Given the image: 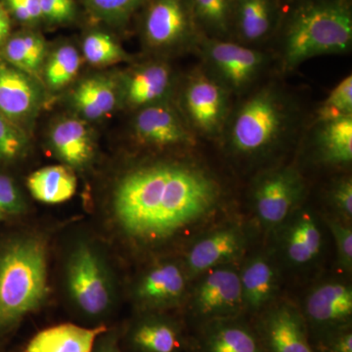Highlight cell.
Segmentation results:
<instances>
[{"instance_id":"e0dca14e","label":"cell","mask_w":352,"mask_h":352,"mask_svg":"<svg viewBox=\"0 0 352 352\" xmlns=\"http://www.w3.org/2000/svg\"><path fill=\"white\" fill-rule=\"evenodd\" d=\"M282 17L280 0H233L231 39L258 48L277 34Z\"/></svg>"},{"instance_id":"9a60e30c","label":"cell","mask_w":352,"mask_h":352,"mask_svg":"<svg viewBox=\"0 0 352 352\" xmlns=\"http://www.w3.org/2000/svg\"><path fill=\"white\" fill-rule=\"evenodd\" d=\"M133 132L143 144L157 148L194 146L196 135L170 101L139 109L133 120Z\"/></svg>"},{"instance_id":"f1b7e54d","label":"cell","mask_w":352,"mask_h":352,"mask_svg":"<svg viewBox=\"0 0 352 352\" xmlns=\"http://www.w3.org/2000/svg\"><path fill=\"white\" fill-rule=\"evenodd\" d=\"M45 52L43 39L34 34L14 36L6 46V56L9 63L27 74L38 71L45 57Z\"/></svg>"},{"instance_id":"7c38bea8","label":"cell","mask_w":352,"mask_h":352,"mask_svg":"<svg viewBox=\"0 0 352 352\" xmlns=\"http://www.w3.org/2000/svg\"><path fill=\"white\" fill-rule=\"evenodd\" d=\"M254 328L264 352H315L302 310L286 300L261 311Z\"/></svg>"},{"instance_id":"8992f818","label":"cell","mask_w":352,"mask_h":352,"mask_svg":"<svg viewBox=\"0 0 352 352\" xmlns=\"http://www.w3.org/2000/svg\"><path fill=\"white\" fill-rule=\"evenodd\" d=\"M231 97L226 88L199 66L183 83L182 105L178 109L195 135L219 140L232 109Z\"/></svg>"},{"instance_id":"3957f363","label":"cell","mask_w":352,"mask_h":352,"mask_svg":"<svg viewBox=\"0 0 352 352\" xmlns=\"http://www.w3.org/2000/svg\"><path fill=\"white\" fill-rule=\"evenodd\" d=\"M279 34L280 69L288 74L303 62L322 55L344 54L352 46L349 0H295L282 17Z\"/></svg>"},{"instance_id":"d6986e66","label":"cell","mask_w":352,"mask_h":352,"mask_svg":"<svg viewBox=\"0 0 352 352\" xmlns=\"http://www.w3.org/2000/svg\"><path fill=\"white\" fill-rule=\"evenodd\" d=\"M126 340L132 352H182L184 346L182 325L159 312H147L133 322Z\"/></svg>"},{"instance_id":"ac0fdd59","label":"cell","mask_w":352,"mask_h":352,"mask_svg":"<svg viewBox=\"0 0 352 352\" xmlns=\"http://www.w3.org/2000/svg\"><path fill=\"white\" fill-rule=\"evenodd\" d=\"M239 276L245 314H259L276 302L280 274L270 254H252L239 270Z\"/></svg>"},{"instance_id":"ba28073f","label":"cell","mask_w":352,"mask_h":352,"mask_svg":"<svg viewBox=\"0 0 352 352\" xmlns=\"http://www.w3.org/2000/svg\"><path fill=\"white\" fill-rule=\"evenodd\" d=\"M143 36L151 50H195L201 38L189 0H153L146 11Z\"/></svg>"},{"instance_id":"603a6c76","label":"cell","mask_w":352,"mask_h":352,"mask_svg":"<svg viewBox=\"0 0 352 352\" xmlns=\"http://www.w3.org/2000/svg\"><path fill=\"white\" fill-rule=\"evenodd\" d=\"M38 90L27 73L0 64V113L8 119H24L36 110Z\"/></svg>"},{"instance_id":"4316f807","label":"cell","mask_w":352,"mask_h":352,"mask_svg":"<svg viewBox=\"0 0 352 352\" xmlns=\"http://www.w3.org/2000/svg\"><path fill=\"white\" fill-rule=\"evenodd\" d=\"M116 83L106 76L82 80L73 94L74 105L89 120H98L112 112L117 105Z\"/></svg>"},{"instance_id":"4fadbf2b","label":"cell","mask_w":352,"mask_h":352,"mask_svg":"<svg viewBox=\"0 0 352 352\" xmlns=\"http://www.w3.org/2000/svg\"><path fill=\"white\" fill-rule=\"evenodd\" d=\"M247 234L238 224L212 229L197 238L186 252L184 267L190 279L226 264L235 263L244 254Z\"/></svg>"},{"instance_id":"7a4b0ae2","label":"cell","mask_w":352,"mask_h":352,"mask_svg":"<svg viewBox=\"0 0 352 352\" xmlns=\"http://www.w3.org/2000/svg\"><path fill=\"white\" fill-rule=\"evenodd\" d=\"M232 106L219 140L239 161L258 163L274 156L294 138L300 124V110L289 92L270 82L243 95Z\"/></svg>"},{"instance_id":"7402d4cb","label":"cell","mask_w":352,"mask_h":352,"mask_svg":"<svg viewBox=\"0 0 352 352\" xmlns=\"http://www.w3.org/2000/svg\"><path fill=\"white\" fill-rule=\"evenodd\" d=\"M107 330L105 325L88 328L60 324L36 333L25 352H92L99 336Z\"/></svg>"},{"instance_id":"d4e9b609","label":"cell","mask_w":352,"mask_h":352,"mask_svg":"<svg viewBox=\"0 0 352 352\" xmlns=\"http://www.w3.org/2000/svg\"><path fill=\"white\" fill-rule=\"evenodd\" d=\"M51 145L62 161L71 168H82L94 155V141L80 120L66 119L51 131Z\"/></svg>"},{"instance_id":"83f0119b","label":"cell","mask_w":352,"mask_h":352,"mask_svg":"<svg viewBox=\"0 0 352 352\" xmlns=\"http://www.w3.org/2000/svg\"><path fill=\"white\" fill-rule=\"evenodd\" d=\"M203 36L231 39L233 0H189Z\"/></svg>"},{"instance_id":"6da1fadb","label":"cell","mask_w":352,"mask_h":352,"mask_svg":"<svg viewBox=\"0 0 352 352\" xmlns=\"http://www.w3.org/2000/svg\"><path fill=\"white\" fill-rule=\"evenodd\" d=\"M221 195L217 178L200 164L157 162L120 180L113 191V214L127 235L157 242L205 219Z\"/></svg>"},{"instance_id":"8fae6325","label":"cell","mask_w":352,"mask_h":352,"mask_svg":"<svg viewBox=\"0 0 352 352\" xmlns=\"http://www.w3.org/2000/svg\"><path fill=\"white\" fill-rule=\"evenodd\" d=\"M302 314L307 322L308 332L311 331L317 339L351 326V285L336 279L325 280L314 285L305 296Z\"/></svg>"},{"instance_id":"2e32d148","label":"cell","mask_w":352,"mask_h":352,"mask_svg":"<svg viewBox=\"0 0 352 352\" xmlns=\"http://www.w3.org/2000/svg\"><path fill=\"white\" fill-rule=\"evenodd\" d=\"M189 280L183 263L168 261L155 264L136 285V302L147 312L177 307L187 296Z\"/></svg>"},{"instance_id":"277c9868","label":"cell","mask_w":352,"mask_h":352,"mask_svg":"<svg viewBox=\"0 0 352 352\" xmlns=\"http://www.w3.org/2000/svg\"><path fill=\"white\" fill-rule=\"evenodd\" d=\"M47 293L45 245L36 238L16 241L0 254V328L15 325L41 307Z\"/></svg>"},{"instance_id":"30bf717a","label":"cell","mask_w":352,"mask_h":352,"mask_svg":"<svg viewBox=\"0 0 352 352\" xmlns=\"http://www.w3.org/2000/svg\"><path fill=\"white\" fill-rule=\"evenodd\" d=\"M197 279L189 307L200 326L245 314L239 270L235 267V263L217 266Z\"/></svg>"},{"instance_id":"484cf974","label":"cell","mask_w":352,"mask_h":352,"mask_svg":"<svg viewBox=\"0 0 352 352\" xmlns=\"http://www.w3.org/2000/svg\"><path fill=\"white\" fill-rule=\"evenodd\" d=\"M32 196L44 204H61L75 195L76 178L66 166H51L34 171L28 178Z\"/></svg>"},{"instance_id":"836d02e7","label":"cell","mask_w":352,"mask_h":352,"mask_svg":"<svg viewBox=\"0 0 352 352\" xmlns=\"http://www.w3.org/2000/svg\"><path fill=\"white\" fill-rule=\"evenodd\" d=\"M325 221L335 241L338 265L344 272L351 273L352 270L351 223H347L335 217H326Z\"/></svg>"},{"instance_id":"74e56055","label":"cell","mask_w":352,"mask_h":352,"mask_svg":"<svg viewBox=\"0 0 352 352\" xmlns=\"http://www.w3.org/2000/svg\"><path fill=\"white\" fill-rule=\"evenodd\" d=\"M319 352H352V328L340 329L319 338Z\"/></svg>"},{"instance_id":"9c48e42d","label":"cell","mask_w":352,"mask_h":352,"mask_svg":"<svg viewBox=\"0 0 352 352\" xmlns=\"http://www.w3.org/2000/svg\"><path fill=\"white\" fill-rule=\"evenodd\" d=\"M67 284L73 302L88 318H100L113 302L112 287L96 250L80 244L69 256Z\"/></svg>"},{"instance_id":"f546056e","label":"cell","mask_w":352,"mask_h":352,"mask_svg":"<svg viewBox=\"0 0 352 352\" xmlns=\"http://www.w3.org/2000/svg\"><path fill=\"white\" fill-rule=\"evenodd\" d=\"M80 58L74 46L64 45L51 55L45 67V80L53 89L69 85L78 74Z\"/></svg>"},{"instance_id":"5b68a950","label":"cell","mask_w":352,"mask_h":352,"mask_svg":"<svg viewBox=\"0 0 352 352\" xmlns=\"http://www.w3.org/2000/svg\"><path fill=\"white\" fill-rule=\"evenodd\" d=\"M196 52L201 68L232 96L251 91L270 64L267 53L232 39L203 36Z\"/></svg>"},{"instance_id":"52a82bcc","label":"cell","mask_w":352,"mask_h":352,"mask_svg":"<svg viewBox=\"0 0 352 352\" xmlns=\"http://www.w3.org/2000/svg\"><path fill=\"white\" fill-rule=\"evenodd\" d=\"M305 193V178L295 166L267 168L252 183V210L264 229L275 231L296 208L302 206Z\"/></svg>"},{"instance_id":"cb8c5ba5","label":"cell","mask_w":352,"mask_h":352,"mask_svg":"<svg viewBox=\"0 0 352 352\" xmlns=\"http://www.w3.org/2000/svg\"><path fill=\"white\" fill-rule=\"evenodd\" d=\"M315 156L330 166H346L352 161V116L314 122L312 135Z\"/></svg>"},{"instance_id":"f35d334b","label":"cell","mask_w":352,"mask_h":352,"mask_svg":"<svg viewBox=\"0 0 352 352\" xmlns=\"http://www.w3.org/2000/svg\"><path fill=\"white\" fill-rule=\"evenodd\" d=\"M43 17L55 23L68 22L75 14L74 0H39Z\"/></svg>"},{"instance_id":"8d00e7d4","label":"cell","mask_w":352,"mask_h":352,"mask_svg":"<svg viewBox=\"0 0 352 352\" xmlns=\"http://www.w3.org/2000/svg\"><path fill=\"white\" fill-rule=\"evenodd\" d=\"M25 208L22 194L12 179L0 175V214H19Z\"/></svg>"},{"instance_id":"1f68e13d","label":"cell","mask_w":352,"mask_h":352,"mask_svg":"<svg viewBox=\"0 0 352 352\" xmlns=\"http://www.w3.org/2000/svg\"><path fill=\"white\" fill-rule=\"evenodd\" d=\"M83 56L94 66H107L126 59V53L107 34L94 32L83 41Z\"/></svg>"},{"instance_id":"e575fe53","label":"cell","mask_w":352,"mask_h":352,"mask_svg":"<svg viewBox=\"0 0 352 352\" xmlns=\"http://www.w3.org/2000/svg\"><path fill=\"white\" fill-rule=\"evenodd\" d=\"M327 200L335 217L351 223L352 219V179L346 175L338 178L330 185Z\"/></svg>"},{"instance_id":"60d3db41","label":"cell","mask_w":352,"mask_h":352,"mask_svg":"<svg viewBox=\"0 0 352 352\" xmlns=\"http://www.w3.org/2000/svg\"><path fill=\"white\" fill-rule=\"evenodd\" d=\"M14 15L22 22H34L23 0H7Z\"/></svg>"},{"instance_id":"ab89813d","label":"cell","mask_w":352,"mask_h":352,"mask_svg":"<svg viewBox=\"0 0 352 352\" xmlns=\"http://www.w3.org/2000/svg\"><path fill=\"white\" fill-rule=\"evenodd\" d=\"M92 352H122L115 333L107 330L99 336Z\"/></svg>"},{"instance_id":"b9f144b4","label":"cell","mask_w":352,"mask_h":352,"mask_svg":"<svg viewBox=\"0 0 352 352\" xmlns=\"http://www.w3.org/2000/svg\"><path fill=\"white\" fill-rule=\"evenodd\" d=\"M23 2H24L25 6L27 7L32 21H36L43 17L39 0H23Z\"/></svg>"},{"instance_id":"4dcf8cb0","label":"cell","mask_w":352,"mask_h":352,"mask_svg":"<svg viewBox=\"0 0 352 352\" xmlns=\"http://www.w3.org/2000/svg\"><path fill=\"white\" fill-rule=\"evenodd\" d=\"M352 116V76L340 80L317 108L314 122H329Z\"/></svg>"},{"instance_id":"d6a6232c","label":"cell","mask_w":352,"mask_h":352,"mask_svg":"<svg viewBox=\"0 0 352 352\" xmlns=\"http://www.w3.org/2000/svg\"><path fill=\"white\" fill-rule=\"evenodd\" d=\"M95 17L109 23L126 22L147 0H85Z\"/></svg>"},{"instance_id":"44dd1931","label":"cell","mask_w":352,"mask_h":352,"mask_svg":"<svg viewBox=\"0 0 352 352\" xmlns=\"http://www.w3.org/2000/svg\"><path fill=\"white\" fill-rule=\"evenodd\" d=\"M199 352H264L256 331L242 317L201 325Z\"/></svg>"},{"instance_id":"ffe728a7","label":"cell","mask_w":352,"mask_h":352,"mask_svg":"<svg viewBox=\"0 0 352 352\" xmlns=\"http://www.w3.org/2000/svg\"><path fill=\"white\" fill-rule=\"evenodd\" d=\"M173 80V69L166 62L152 61L141 65L124 80V94L126 103L139 110L170 101Z\"/></svg>"},{"instance_id":"d590c367","label":"cell","mask_w":352,"mask_h":352,"mask_svg":"<svg viewBox=\"0 0 352 352\" xmlns=\"http://www.w3.org/2000/svg\"><path fill=\"white\" fill-rule=\"evenodd\" d=\"M25 149V138L6 116L0 113V159L14 160Z\"/></svg>"},{"instance_id":"5bb4252c","label":"cell","mask_w":352,"mask_h":352,"mask_svg":"<svg viewBox=\"0 0 352 352\" xmlns=\"http://www.w3.org/2000/svg\"><path fill=\"white\" fill-rule=\"evenodd\" d=\"M275 232L278 251L291 267H307L320 256L323 234L311 208L303 206L296 208Z\"/></svg>"},{"instance_id":"7bdbcfd3","label":"cell","mask_w":352,"mask_h":352,"mask_svg":"<svg viewBox=\"0 0 352 352\" xmlns=\"http://www.w3.org/2000/svg\"><path fill=\"white\" fill-rule=\"evenodd\" d=\"M10 30V21L6 11L0 6V43L6 39Z\"/></svg>"}]
</instances>
